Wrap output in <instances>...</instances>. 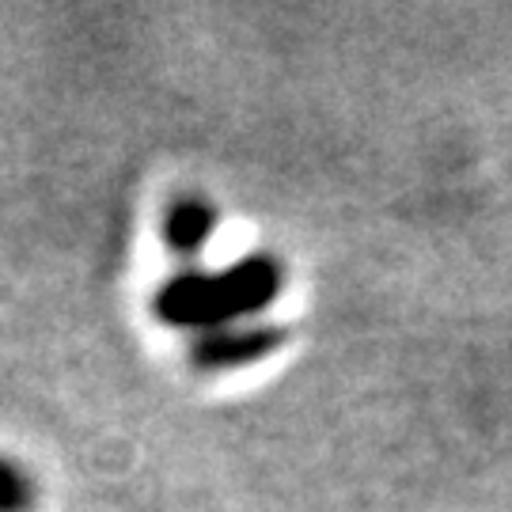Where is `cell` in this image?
Wrapping results in <instances>:
<instances>
[{
  "mask_svg": "<svg viewBox=\"0 0 512 512\" xmlns=\"http://www.w3.org/2000/svg\"><path fill=\"white\" fill-rule=\"evenodd\" d=\"M285 289V270L270 255H247L228 270H183L156 289L152 311L167 327L220 330L258 315Z\"/></svg>",
  "mask_w": 512,
  "mask_h": 512,
  "instance_id": "6da1fadb",
  "label": "cell"
},
{
  "mask_svg": "<svg viewBox=\"0 0 512 512\" xmlns=\"http://www.w3.org/2000/svg\"><path fill=\"white\" fill-rule=\"evenodd\" d=\"M289 342V330L255 323V327H220L205 330L190 342V361L202 372H224V368L255 365Z\"/></svg>",
  "mask_w": 512,
  "mask_h": 512,
  "instance_id": "7a4b0ae2",
  "label": "cell"
},
{
  "mask_svg": "<svg viewBox=\"0 0 512 512\" xmlns=\"http://www.w3.org/2000/svg\"><path fill=\"white\" fill-rule=\"evenodd\" d=\"M217 232V209L202 198H179L164 213V239L179 258H198Z\"/></svg>",
  "mask_w": 512,
  "mask_h": 512,
  "instance_id": "3957f363",
  "label": "cell"
},
{
  "mask_svg": "<svg viewBox=\"0 0 512 512\" xmlns=\"http://www.w3.org/2000/svg\"><path fill=\"white\" fill-rule=\"evenodd\" d=\"M38 501L35 478L16 459L0 456V512H31Z\"/></svg>",
  "mask_w": 512,
  "mask_h": 512,
  "instance_id": "277c9868",
  "label": "cell"
}]
</instances>
